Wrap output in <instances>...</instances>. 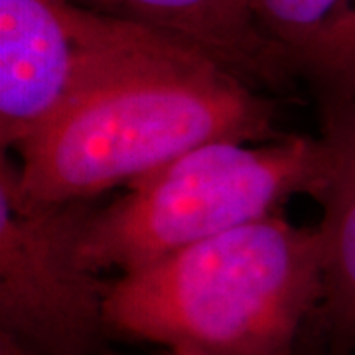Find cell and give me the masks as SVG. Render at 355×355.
I'll use <instances>...</instances> for the list:
<instances>
[{
  "instance_id": "cell-6",
  "label": "cell",
  "mask_w": 355,
  "mask_h": 355,
  "mask_svg": "<svg viewBox=\"0 0 355 355\" xmlns=\"http://www.w3.org/2000/svg\"><path fill=\"white\" fill-rule=\"evenodd\" d=\"M316 95L324 182L322 205V298L312 328L326 355H355V69L306 77Z\"/></svg>"
},
{
  "instance_id": "cell-1",
  "label": "cell",
  "mask_w": 355,
  "mask_h": 355,
  "mask_svg": "<svg viewBox=\"0 0 355 355\" xmlns=\"http://www.w3.org/2000/svg\"><path fill=\"white\" fill-rule=\"evenodd\" d=\"M280 139L275 105L253 85L164 38L22 142L18 180L38 202H89L207 142Z\"/></svg>"
},
{
  "instance_id": "cell-11",
  "label": "cell",
  "mask_w": 355,
  "mask_h": 355,
  "mask_svg": "<svg viewBox=\"0 0 355 355\" xmlns=\"http://www.w3.org/2000/svg\"><path fill=\"white\" fill-rule=\"evenodd\" d=\"M99 355H125V354H116V352H111V349H107V352H103V354ZM158 355H172V354H166V352H162V354Z\"/></svg>"
},
{
  "instance_id": "cell-8",
  "label": "cell",
  "mask_w": 355,
  "mask_h": 355,
  "mask_svg": "<svg viewBox=\"0 0 355 355\" xmlns=\"http://www.w3.org/2000/svg\"><path fill=\"white\" fill-rule=\"evenodd\" d=\"M352 2L354 0H249V6L259 28L266 38L288 53L296 71L298 60Z\"/></svg>"
},
{
  "instance_id": "cell-10",
  "label": "cell",
  "mask_w": 355,
  "mask_h": 355,
  "mask_svg": "<svg viewBox=\"0 0 355 355\" xmlns=\"http://www.w3.org/2000/svg\"><path fill=\"white\" fill-rule=\"evenodd\" d=\"M0 355H32L30 352H26L24 347H20L18 343L10 340L8 336L0 334Z\"/></svg>"
},
{
  "instance_id": "cell-3",
  "label": "cell",
  "mask_w": 355,
  "mask_h": 355,
  "mask_svg": "<svg viewBox=\"0 0 355 355\" xmlns=\"http://www.w3.org/2000/svg\"><path fill=\"white\" fill-rule=\"evenodd\" d=\"M326 156L320 139L284 137L261 146L207 142L128 184L93 209L81 253L91 268L127 275L277 214L294 196L316 198Z\"/></svg>"
},
{
  "instance_id": "cell-2",
  "label": "cell",
  "mask_w": 355,
  "mask_h": 355,
  "mask_svg": "<svg viewBox=\"0 0 355 355\" xmlns=\"http://www.w3.org/2000/svg\"><path fill=\"white\" fill-rule=\"evenodd\" d=\"M322 268L316 225L275 214L121 275L109 328L172 355H298Z\"/></svg>"
},
{
  "instance_id": "cell-4",
  "label": "cell",
  "mask_w": 355,
  "mask_h": 355,
  "mask_svg": "<svg viewBox=\"0 0 355 355\" xmlns=\"http://www.w3.org/2000/svg\"><path fill=\"white\" fill-rule=\"evenodd\" d=\"M87 202L48 203L20 188L18 162L0 158V334L32 355H99L113 336L109 284L87 265Z\"/></svg>"
},
{
  "instance_id": "cell-9",
  "label": "cell",
  "mask_w": 355,
  "mask_h": 355,
  "mask_svg": "<svg viewBox=\"0 0 355 355\" xmlns=\"http://www.w3.org/2000/svg\"><path fill=\"white\" fill-rule=\"evenodd\" d=\"M352 69H355V0L296 64V73L304 77Z\"/></svg>"
},
{
  "instance_id": "cell-7",
  "label": "cell",
  "mask_w": 355,
  "mask_h": 355,
  "mask_svg": "<svg viewBox=\"0 0 355 355\" xmlns=\"http://www.w3.org/2000/svg\"><path fill=\"white\" fill-rule=\"evenodd\" d=\"M93 12L144 26L205 53L253 87H284L288 53L265 36L249 0H71Z\"/></svg>"
},
{
  "instance_id": "cell-5",
  "label": "cell",
  "mask_w": 355,
  "mask_h": 355,
  "mask_svg": "<svg viewBox=\"0 0 355 355\" xmlns=\"http://www.w3.org/2000/svg\"><path fill=\"white\" fill-rule=\"evenodd\" d=\"M164 38L71 0H0L2 150L18 148L83 93Z\"/></svg>"
}]
</instances>
